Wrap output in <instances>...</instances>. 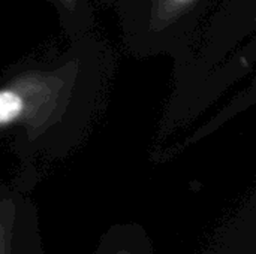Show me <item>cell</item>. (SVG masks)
Here are the masks:
<instances>
[{"label":"cell","mask_w":256,"mask_h":254,"mask_svg":"<svg viewBox=\"0 0 256 254\" xmlns=\"http://www.w3.org/2000/svg\"><path fill=\"white\" fill-rule=\"evenodd\" d=\"M171 1H174V3H176V4H178V6H186V4L192 3L194 0H171Z\"/></svg>","instance_id":"cell-4"},{"label":"cell","mask_w":256,"mask_h":254,"mask_svg":"<svg viewBox=\"0 0 256 254\" xmlns=\"http://www.w3.org/2000/svg\"><path fill=\"white\" fill-rule=\"evenodd\" d=\"M93 254H156V252L142 226L117 223L100 237Z\"/></svg>","instance_id":"cell-3"},{"label":"cell","mask_w":256,"mask_h":254,"mask_svg":"<svg viewBox=\"0 0 256 254\" xmlns=\"http://www.w3.org/2000/svg\"><path fill=\"white\" fill-rule=\"evenodd\" d=\"M0 254H44L38 208L24 193L2 186Z\"/></svg>","instance_id":"cell-2"},{"label":"cell","mask_w":256,"mask_h":254,"mask_svg":"<svg viewBox=\"0 0 256 254\" xmlns=\"http://www.w3.org/2000/svg\"><path fill=\"white\" fill-rule=\"evenodd\" d=\"M92 96H75L57 76H28L0 85V136L12 133L18 157L64 159L94 120Z\"/></svg>","instance_id":"cell-1"}]
</instances>
